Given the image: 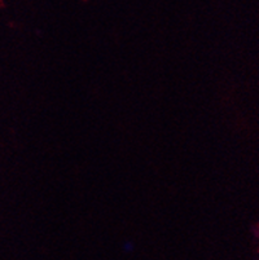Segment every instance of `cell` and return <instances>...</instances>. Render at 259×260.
<instances>
[{"label":"cell","mask_w":259,"mask_h":260,"mask_svg":"<svg viewBox=\"0 0 259 260\" xmlns=\"http://www.w3.org/2000/svg\"><path fill=\"white\" fill-rule=\"evenodd\" d=\"M256 260H259V259H256Z\"/></svg>","instance_id":"2"},{"label":"cell","mask_w":259,"mask_h":260,"mask_svg":"<svg viewBox=\"0 0 259 260\" xmlns=\"http://www.w3.org/2000/svg\"><path fill=\"white\" fill-rule=\"evenodd\" d=\"M123 250H125L126 252H130L134 250V243L132 242H126L125 243V247H123Z\"/></svg>","instance_id":"1"}]
</instances>
